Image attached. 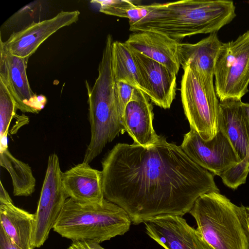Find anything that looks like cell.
Returning a JSON list of instances; mask_svg holds the SVG:
<instances>
[{
  "mask_svg": "<svg viewBox=\"0 0 249 249\" xmlns=\"http://www.w3.org/2000/svg\"><path fill=\"white\" fill-rule=\"evenodd\" d=\"M62 173L57 154H51L35 214L32 249L40 248L48 239L51 230L69 198L62 183Z\"/></svg>",
  "mask_w": 249,
  "mask_h": 249,
  "instance_id": "ba28073f",
  "label": "cell"
},
{
  "mask_svg": "<svg viewBox=\"0 0 249 249\" xmlns=\"http://www.w3.org/2000/svg\"><path fill=\"white\" fill-rule=\"evenodd\" d=\"M218 128L228 137L238 158L243 161L249 146V115L241 100L220 102Z\"/></svg>",
  "mask_w": 249,
  "mask_h": 249,
  "instance_id": "e0dca14e",
  "label": "cell"
},
{
  "mask_svg": "<svg viewBox=\"0 0 249 249\" xmlns=\"http://www.w3.org/2000/svg\"><path fill=\"white\" fill-rule=\"evenodd\" d=\"M180 146L193 161L214 175L220 176L241 162L231 142L219 128L212 140L204 141L190 128Z\"/></svg>",
  "mask_w": 249,
  "mask_h": 249,
  "instance_id": "9c48e42d",
  "label": "cell"
},
{
  "mask_svg": "<svg viewBox=\"0 0 249 249\" xmlns=\"http://www.w3.org/2000/svg\"><path fill=\"white\" fill-rule=\"evenodd\" d=\"M215 90L220 102L241 100L249 90V30L223 43L215 61Z\"/></svg>",
  "mask_w": 249,
  "mask_h": 249,
  "instance_id": "52a82bcc",
  "label": "cell"
},
{
  "mask_svg": "<svg viewBox=\"0 0 249 249\" xmlns=\"http://www.w3.org/2000/svg\"><path fill=\"white\" fill-rule=\"evenodd\" d=\"M100 5L99 11L104 14L129 19H139L146 15L144 5H136L134 1L124 0H92Z\"/></svg>",
  "mask_w": 249,
  "mask_h": 249,
  "instance_id": "7402d4cb",
  "label": "cell"
},
{
  "mask_svg": "<svg viewBox=\"0 0 249 249\" xmlns=\"http://www.w3.org/2000/svg\"><path fill=\"white\" fill-rule=\"evenodd\" d=\"M189 213L210 249H249L240 207L219 192L200 196Z\"/></svg>",
  "mask_w": 249,
  "mask_h": 249,
  "instance_id": "5b68a950",
  "label": "cell"
},
{
  "mask_svg": "<svg viewBox=\"0 0 249 249\" xmlns=\"http://www.w3.org/2000/svg\"><path fill=\"white\" fill-rule=\"evenodd\" d=\"M102 165L105 199L124 210L134 225L182 216L201 195L219 192L213 174L162 136L148 146L119 143Z\"/></svg>",
  "mask_w": 249,
  "mask_h": 249,
  "instance_id": "6da1fadb",
  "label": "cell"
},
{
  "mask_svg": "<svg viewBox=\"0 0 249 249\" xmlns=\"http://www.w3.org/2000/svg\"><path fill=\"white\" fill-rule=\"evenodd\" d=\"M113 40L107 36L98 75L92 88L86 81L91 138L83 161L89 163L120 133L125 130L122 124L124 112L119 101L112 66Z\"/></svg>",
  "mask_w": 249,
  "mask_h": 249,
  "instance_id": "3957f363",
  "label": "cell"
},
{
  "mask_svg": "<svg viewBox=\"0 0 249 249\" xmlns=\"http://www.w3.org/2000/svg\"><path fill=\"white\" fill-rule=\"evenodd\" d=\"M112 66L114 80L141 90L146 94V90L130 50L124 42L114 41Z\"/></svg>",
  "mask_w": 249,
  "mask_h": 249,
  "instance_id": "ffe728a7",
  "label": "cell"
},
{
  "mask_svg": "<svg viewBox=\"0 0 249 249\" xmlns=\"http://www.w3.org/2000/svg\"><path fill=\"white\" fill-rule=\"evenodd\" d=\"M144 6L146 15L129 20V30L154 31L178 41L195 35L217 33L236 17L231 0H185Z\"/></svg>",
  "mask_w": 249,
  "mask_h": 249,
  "instance_id": "7a4b0ae2",
  "label": "cell"
},
{
  "mask_svg": "<svg viewBox=\"0 0 249 249\" xmlns=\"http://www.w3.org/2000/svg\"><path fill=\"white\" fill-rule=\"evenodd\" d=\"M132 222L126 211L104 199L100 204H81L68 198L53 230L72 241L101 243L127 232Z\"/></svg>",
  "mask_w": 249,
  "mask_h": 249,
  "instance_id": "277c9868",
  "label": "cell"
},
{
  "mask_svg": "<svg viewBox=\"0 0 249 249\" xmlns=\"http://www.w3.org/2000/svg\"><path fill=\"white\" fill-rule=\"evenodd\" d=\"M149 100L144 92L135 89L122 119L124 130L132 138L134 143L143 146L153 144L159 137L153 127L154 113Z\"/></svg>",
  "mask_w": 249,
  "mask_h": 249,
  "instance_id": "2e32d148",
  "label": "cell"
},
{
  "mask_svg": "<svg viewBox=\"0 0 249 249\" xmlns=\"http://www.w3.org/2000/svg\"><path fill=\"white\" fill-rule=\"evenodd\" d=\"M0 164L11 177L15 196H28L35 192L36 178L28 164L14 157L7 149L0 152Z\"/></svg>",
  "mask_w": 249,
  "mask_h": 249,
  "instance_id": "44dd1931",
  "label": "cell"
},
{
  "mask_svg": "<svg viewBox=\"0 0 249 249\" xmlns=\"http://www.w3.org/2000/svg\"><path fill=\"white\" fill-rule=\"evenodd\" d=\"M35 214L16 206L0 203V226L13 243L20 249H32V236Z\"/></svg>",
  "mask_w": 249,
  "mask_h": 249,
  "instance_id": "d6986e66",
  "label": "cell"
},
{
  "mask_svg": "<svg viewBox=\"0 0 249 249\" xmlns=\"http://www.w3.org/2000/svg\"><path fill=\"white\" fill-rule=\"evenodd\" d=\"M0 249H20L15 245L0 226Z\"/></svg>",
  "mask_w": 249,
  "mask_h": 249,
  "instance_id": "4316f807",
  "label": "cell"
},
{
  "mask_svg": "<svg viewBox=\"0 0 249 249\" xmlns=\"http://www.w3.org/2000/svg\"><path fill=\"white\" fill-rule=\"evenodd\" d=\"M124 43L131 51L160 63L178 74L181 66L179 41L160 33L147 31L134 32Z\"/></svg>",
  "mask_w": 249,
  "mask_h": 249,
  "instance_id": "4fadbf2b",
  "label": "cell"
},
{
  "mask_svg": "<svg viewBox=\"0 0 249 249\" xmlns=\"http://www.w3.org/2000/svg\"><path fill=\"white\" fill-rule=\"evenodd\" d=\"M116 85L121 107L123 112H124L125 108L131 100L136 89L127 84L123 82L116 83Z\"/></svg>",
  "mask_w": 249,
  "mask_h": 249,
  "instance_id": "d4e9b609",
  "label": "cell"
},
{
  "mask_svg": "<svg viewBox=\"0 0 249 249\" xmlns=\"http://www.w3.org/2000/svg\"><path fill=\"white\" fill-rule=\"evenodd\" d=\"M68 249H105L100 243L90 240L72 241Z\"/></svg>",
  "mask_w": 249,
  "mask_h": 249,
  "instance_id": "484cf974",
  "label": "cell"
},
{
  "mask_svg": "<svg viewBox=\"0 0 249 249\" xmlns=\"http://www.w3.org/2000/svg\"><path fill=\"white\" fill-rule=\"evenodd\" d=\"M222 43L217 33L210 34L196 43H181L180 66L183 69L190 66L202 74L213 76L215 61Z\"/></svg>",
  "mask_w": 249,
  "mask_h": 249,
  "instance_id": "ac0fdd59",
  "label": "cell"
},
{
  "mask_svg": "<svg viewBox=\"0 0 249 249\" xmlns=\"http://www.w3.org/2000/svg\"><path fill=\"white\" fill-rule=\"evenodd\" d=\"M62 183L68 197L81 204H100L105 198L102 171L83 162L62 173Z\"/></svg>",
  "mask_w": 249,
  "mask_h": 249,
  "instance_id": "9a60e30c",
  "label": "cell"
},
{
  "mask_svg": "<svg viewBox=\"0 0 249 249\" xmlns=\"http://www.w3.org/2000/svg\"><path fill=\"white\" fill-rule=\"evenodd\" d=\"M143 223L147 234L165 249H210L181 216L162 215Z\"/></svg>",
  "mask_w": 249,
  "mask_h": 249,
  "instance_id": "7c38bea8",
  "label": "cell"
},
{
  "mask_svg": "<svg viewBox=\"0 0 249 249\" xmlns=\"http://www.w3.org/2000/svg\"><path fill=\"white\" fill-rule=\"evenodd\" d=\"M249 115V103H246ZM249 173V146L244 160L230 170L222 174L221 178L224 184L228 187L236 189L246 182Z\"/></svg>",
  "mask_w": 249,
  "mask_h": 249,
  "instance_id": "cb8c5ba5",
  "label": "cell"
},
{
  "mask_svg": "<svg viewBox=\"0 0 249 249\" xmlns=\"http://www.w3.org/2000/svg\"><path fill=\"white\" fill-rule=\"evenodd\" d=\"M0 79L7 87L17 109L37 113L43 108L46 98L32 90L26 73L27 58L12 54L0 40Z\"/></svg>",
  "mask_w": 249,
  "mask_h": 249,
  "instance_id": "30bf717a",
  "label": "cell"
},
{
  "mask_svg": "<svg viewBox=\"0 0 249 249\" xmlns=\"http://www.w3.org/2000/svg\"><path fill=\"white\" fill-rule=\"evenodd\" d=\"M131 51L150 100L161 108H169L176 96L177 75L160 63Z\"/></svg>",
  "mask_w": 249,
  "mask_h": 249,
  "instance_id": "5bb4252c",
  "label": "cell"
},
{
  "mask_svg": "<svg viewBox=\"0 0 249 249\" xmlns=\"http://www.w3.org/2000/svg\"><path fill=\"white\" fill-rule=\"evenodd\" d=\"M183 69L180 93L185 115L190 128L204 141L211 140L218 131L219 110L213 76L202 74L190 66Z\"/></svg>",
  "mask_w": 249,
  "mask_h": 249,
  "instance_id": "8992f818",
  "label": "cell"
},
{
  "mask_svg": "<svg viewBox=\"0 0 249 249\" xmlns=\"http://www.w3.org/2000/svg\"><path fill=\"white\" fill-rule=\"evenodd\" d=\"M80 12L61 11L54 17L38 22H33L22 30L13 32L5 41L0 40L4 47L13 55L27 58L49 37L60 29L75 23Z\"/></svg>",
  "mask_w": 249,
  "mask_h": 249,
  "instance_id": "8fae6325",
  "label": "cell"
},
{
  "mask_svg": "<svg viewBox=\"0 0 249 249\" xmlns=\"http://www.w3.org/2000/svg\"><path fill=\"white\" fill-rule=\"evenodd\" d=\"M240 214L249 245V207H240Z\"/></svg>",
  "mask_w": 249,
  "mask_h": 249,
  "instance_id": "83f0119b",
  "label": "cell"
},
{
  "mask_svg": "<svg viewBox=\"0 0 249 249\" xmlns=\"http://www.w3.org/2000/svg\"><path fill=\"white\" fill-rule=\"evenodd\" d=\"M16 103L4 82L0 79V137L8 134L10 124L15 116Z\"/></svg>",
  "mask_w": 249,
  "mask_h": 249,
  "instance_id": "603a6c76",
  "label": "cell"
},
{
  "mask_svg": "<svg viewBox=\"0 0 249 249\" xmlns=\"http://www.w3.org/2000/svg\"><path fill=\"white\" fill-rule=\"evenodd\" d=\"M13 202L8 193L2 185L1 181L0 185V203Z\"/></svg>",
  "mask_w": 249,
  "mask_h": 249,
  "instance_id": "f1b7e54d",
  "label": "cell"
}]
</instances>
